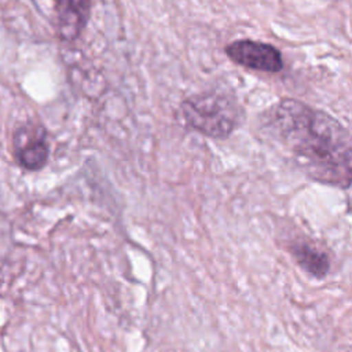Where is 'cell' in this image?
I'll return each instance as SVG.
<instances>
[{
  "label": "cell",
  "instance_id": "cell-4",
  "mask_svg": "<svg viewBox=\"0 0 352 352\" xmlns=\"http://www.w3.org/2000/svg\"><path fill=\"white\" fill-rule=\"evenodd\" d=\"M14 155L21 168L28 170L41 169L50 155L45 129L38 125L18 128L14 136Z\"/></svg>",
  "mask_w": 352,
  "mask_h": 352
},
{
  "label": "cell",
  "instance_id": "cell-6",
  "mask_svg": "<svg viewBox=\"0 0 352 352\" xmlns=\"http://www.w3.org/2000/svg\"><path fill=\"white\" fill-rule=\"evenodd\" d=\"M293 254L297 263L312 275L322 276L329 270L327 256L308 243H297L293 248Z\"/></svg>",
  "mask_w": 352,
  "mask_h": 352
},
{
  "label": "cell",
  "instance_id": "cell-2",
  "mask_svg": "<svg viewBox=\"0 0 352 352\" xmlns=\"http://www.w3.org/2000/svg\"><path fill=\"white\" fill-rule=\"evenodd\" d=\"M182 116L191 129L209 138L226 139L238 126L241 109L232 95L213 91L184 100Z\"/></svg>",
  "mask_w": 352,
  "mask_h": 352
},
{
  "label": "cell",
  "instance_id": "cell-1",
  "mask_svg": "<svg viewBox=\"0 0 352 352\" xmlns=\"http://www.w3.org/2000/svg\"><path fill=\"white\" fill-rule=\"evenodd\" d=\"M265 128L309 177L348 187L349 132L331 116L296 99H283L265 113Z\"/></svg>",
  "mask_w": 352,
  "mask_h": 352
},
{
  "label": "cell",
  "instance_id": "cell-3",
  "mask_svg": "<svg viewBox=\"0 0 352 352\" xmlns=\"http://www.w3.org/2000/svg\"><path fill=\"white\" fill-rule=\"evenodd\" d=\"M226 55L234 63L252 70L278 73L283 67V59L279 50L261 41L235 40L226 47Z\"/></svg>",
  "mask_w": 352,
  "mask_h": 352
},
{
  "label": "cell",
  "instance_id": "cell-5",
  "mask_svg": "<svg viewBox=\"0 0 352 352\" xmlns=\"http://www.w3.org/2000/svg\"><path fill=\"white\" fill-rule=\"evenodd\" d=\"M92 0H54L56 30L62 40H74L84 30Z\"/></svg>",
  "mask_w": 352,
  "mask_h": 352
}]
</instances>
